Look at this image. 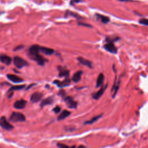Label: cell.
Here are the masks:
<instances>
[{"mask_svg": "<svg viewBox=\"0 0 148 148\" xmlns=\"http://www.w3.org/2000/svg\"><path fill=\"white\" fill-rule=\"evenodd\" d=\"M78 25H82V26H84V27H89V28H92V26H91V25L89 24H87V23H83V22H80V21H78Z\"/></svg>", "mask_w": 148, "mask_h": 148, "instance_id": "cell-27", "label": "cell"}, {"mask_svg": "<svg viewBox=\"0 0 148 148\" xmlns=\"http://www.w3.org/2000/svg\"><path fill=\"white\" fill-rule=\"evenodd\" d=\"M107 87H108V85H106L105 86H101V89L98 90L97 92L93 94V98H94V100H98L99 98L102 96L103 95V94L104 93V92H105V90L106 89Z\"/></svg>", "mask_w": 148, "mask_h": 148, "instance_id": "cell-10", "label": "cell"}, {"mask_svg": "<svg viewBox=\"0 0 148 148\" xmlns=\"http://www.w3.org/2000/svg\"><path fill=\"white\" fill-rule=\"evenodd\" d=\"M78 61L81 64L88 67L89 68H92V63L90 61L85 59V58H83L82 57H78Z\"/></svg>", "mask_w": 148, "mask_h": 148, "instance_id": "cell-15", "label": "cell"}, {"mask_svg": "<svg viewBox=\"0 0 148 148\" xmlns=\"http://www.w3.org/2000/svg\"><path fill=\"white\" fill-rule=\"evenodd\" d=\"M7 78L11 82L15 83H19L23 82L24 80L22 78L17 76V75H13V74H8L7 75Z\"/></svg>", "mask_w": 148, "mask_h": 148, "instance_id": "cell-11", "label": "cell"}, {"mask_svg": "<svg viewBox=\"0 0 148 148\" xmlns=\"http://www.w3.org/2000/svg\"><path fill=\"white\" fill-rule=\"evenodd\" d=\"M57 145L59 148H75V146H69L67 145H65L64 144H57Z\"/></svg>", "mask_w": 148, "mask_h": 148, "instance_id": "cell-26", "label": "cell"}, {"mask_svg": "<svg viewBox=\"0 0 148 148\" xmlns=\"http://www.w3.org/2000/svg\"><path fill=\"white\" fill-rule=\"evenodd\" d=\"M95 16H96V17L98 20H100L101 22L104 23V24H106V23H108L110 21V19L108 16H104V15H103V14L96 13L95 14Z\"/></svg>", "mask_w": 148, "mask_h": 148, "instance_id": "cell-18", "label": "cell"}, {"mask_svg": "<svg viewBox=\"0 0 148 148\" xmlns=\"http://www.w3.org/2000/svg\"><path fill=\"white\" fill-rule=\"evenodd\" d=\"M78 148H86L85 146H83V145H80L79 146H78Z\"/></svg>", "mask_w": 148, "mask_h": 148, "instance_id": "cell-33", "label": "cell"}, {"mask_svg": "<svg viewBox=\"0 0 148 148\" xmlns=\"http://www.w3.org/2000/svg\"><path fill=\"white\" fill-rule=\"evenodd\" d=\"M24 47V45H19V46H16V47L13 49V50H14V51H18V50H21V49H22Z\"/></svg>", "mask_w": 148, "mask_h": 148, "instance_id": "cell-30", "label": "cell"}, {"mask_svg": "<svg viewBox=\"0 0 148 148\" xmlns=\"http://www.w3.org/2000/svg\"><path fill=\"white\" fill-rule=\"evenodd\" d=\"M81 1H82V0H72L71 1V4H73L74 3H79Z\"/></svg>", "mask_w": 148, "mask_h": 148, "instance_id": "cell-31", "label": "cell"}, {"mask_svg": "<svg viewBox=\"0 0 148 148\" xmlns=\"http://www.w3.org/2000/svg\"><path fill=\"white\" fill-rule=\"evenodd\" d=\"M9 120L12 122H23L25 121V116L22 113L13 112L11 114Z\"/></svg>", "mask_w": 148, "mask_h": 148, "instance_id": "cell-2", "label": "cell"}, {"mask_svg": "<svg viewBox=\"0 0 148 148\" xmlns=\"http://www.w3.org/2000/svg\"><path fill=\"white\" fill-rule=\"evenodd\" d=\"M119 1L121 2H127V1H130V0H119Z\"/></svg>", "mask_w": 148, "mask_h": 148, "instance_id": "cell-32", "label": "cell"}, {"mask_svg": "<svg viewBox=\"0 0 148 148\" xmlns=\"http://www.w3.org/2000/svg\"><path fill=\"white\" fill-rule=\"evenodd\" d=\"M43 97V94L40 93L36 92L34 93L33 94L31 95L30 100L32 103H37L38 102L42 99V98Z\"/></svg>", "mask_w": 148, "mask_h": 148, "instance_id": "cell-12", "label": "cell"}, {"mask_svg": "<svg viewBox=\"0 0 148 148\" xmlns=\"http://www.w3.org/2000/svg\"><path fill=\"white\" fill-rule=\"evenodd\" d=\"M139 23L142 25L148 26V19L145 18H142L139 20Z\"/></svg>", "mask_w": 148, "mask_h": 148, "instance_id": "cell-25", "label": "cell"}, {"mask_svg": "<svg viewBox=\"0 0 148 148\" xmlns=\"http://www.w3.org/2000/svg\"><path fill=\"white\" fill-rule=\"evenodd\" d=\"M13 61L14 65H15L16 67L17 68L21 69L23 67H24L28 65V63L27 61H25V60L22 59V57L19 56L14 57L13 58Z\"/></svg>", "mask_w": 148, "mask_h": 148, "instance_id": "cell-3", "label": "cell"}, {"mask_svg": "<svg viewBox=\"0 0 148 148\" xmlns=\"http://www.w3.org/2000/svg\"><path fill=\"white\" fill-rule=\"evenodd\" d=\"M82 74H83L82 71H78V72H76V73H75L74 74L72 78V80L75 83L78 82L81 79V76H82Z\"/></svg>", "mask_w": 148, "mask_h": 148, "instance_id": "cell-20", "label": "cell"}, {"mask_svg": "<svg viewBox=\"0 0 148 148\" xmlns=\"http://www.w3.org/2000/svg\"><path fill=\"white\" fill-rule=\"evenodd\" d=\"M53 83L56 84V85H57V86L59 87V88H64V87L68 86L70 85L71 80L69 79L68 78H65V79L63 81H60L59 80H55L53 82Z\"/></svg>", "mask_w": 148, "mask_h": 148, "instance_id": "cell-7", "label": "cell"}, {"mask_svg": "<svg viewBox=\"0 0 148 148\" xmlns=\"http://www.w3.org/2000/svg\"><path fill=\"white\" fill-rule=\"evenodd\" d=\"M39 52H41V53L46 55H52L54 53V50H53L52 49L46 48V47H43V46H39Z\"/></svg>", "mask_w": 148, "mask_h": 148, "instance_id": "cell-16", "label": "cell"}, {"mask_svg": "<svg viewBox=\"0 0 148 148\" xmlns=\"http://www.w3.org/2000/svg\"><path fill=\"white\" fill-rule=\"evenodd\" d=\"M63 98H64V100L66 104L67 105L68 108H71V109H75L77 107V105H78L77 102L75 101L73 98H72L71 97L65 96Z\"/></svg>", "mask_w": 148, "mask_h": 148, "instance_id": "cell-6", "label": "cell"}, {"mask_svg": "<svg viewBox=\"0 0 148 148\" xmlns=\"http://www.w3.org/2000/svg\"><path fill=\"white\" fill-rule=\"evenodd\" d=\"M54 101V98L52 97H49L43 100L40 103V107L43 108V106L48 105H50Z\"/></svg>", "mask_w": 148, "mask_h": 148, "instance_id": "cell-19", "label": "cell"}, {"mask_svg": "<svg viewBox=\"0 0 148 148\" xmlns=\"http://www.w3.org/2000/svg\"><path fill=\"white\" fill-rule=\"evenodd\" d=\"M0 126L3 129L8 130V131L12 130L13 129V126L8 122V121L5 116H2L0 118Z\"/></svg>", "mask_w": 148, "mask_h": 148, "instance_id": "cell-5", "label": "cell"}, {"mask_svg": "<svg viewBox=\"0 0 148 148\" xmlns=\"http://www.w3.org/2000/svg\"><path fill=\"white\" fill-rule=\"evenodd\" d=\"M33 85H34V84H32V85H30V86H28V88H27V90H28V89H30V88H31V87H32V86H33Z\"/></svg>", "mask_w": 148, "mask_h": 148, "instance_id": "cell-34", "label": "cell"}, {"mask_svg": "<svg viewBox=\"0 0 148 148\" xmlns=\"http://www.w3.org/2000/svg\"><path fill=\"white\" fill-rule=\"evenodd\" d=\"M65 16H71V17H75V19H76L78 21L79 20H81V19H83L84 18L83 17L81 16L80 15H79V14H78L77 13H75L74 12H71V11H67L66 12H65Z\"/></svg>", "mask_w": 148, "mask_h": 148, "instance_id": "cell-17", "label": "cell"}, {"mask_svg": "<svg viewBox=\"0 0 148 148\" xmlns=\"http://www.w3.org/2000/svg\"><path fill=\"white\" fill-rule=\"evenodd\" d=\"M119 39V37H107L105 39L106 43L104 46V48L106 50L110 52V53L112 54H116L118 52V48L115 45L114 42L118 40Z\"/></svg>", "mask_w": 148, "mask_h": 148, "instance_id": "cell-1", "label": "cell"}, {"mask_svg": "<svg viewBox=\"0 0 148 148\" xmlns=\"http://www.w3.org/2000/svg\"><path fill=\"white\" fill-rule=\"evenodd\" d=\"M12 58L6 54H1L0 55V62L3 64L9 65L12 63Z\"/></svg>", "mask_w": 148, "mask_h": 148, "instance_id": "cell-13", "label": "cell"}, {"mask_svg": "<svg viewBox=\"0 0 148 148\" xmlns=\"http://www.w3.org/2000/svg\"><path fill=\"white\" fill-rule=\"evenodd\" d=\"M58 94L60 95L61 97H62V98H64V97H65L66 96L65 91L64 90H61L59 92Z\"/></svg>", "mask_w": 148, "mask_h": 148, "instance_id": "cell-28", "label": "cell"}, {"mask_svg": "<svg viewBox=\"0 0 148 148\" xmlns=\"http://www.w3.org/2000/svg\"><path fill=\"white\" fill-rule=\"evenodd\" d=\"M25 87V85H16V86H12L11 88L9 89L8 93H11L13 92V91L16 90H22L24 89Z\"/></svg>", "mask_w": 148, "mask_h": 148, "instance_id": "cell-23", "label": "cell"}, {"mask_svg": "<svg viewBox=\"0 0 148 148\" xmlns=\"http://www.w3.org/2000/svg\"><path fill=\"white\" fill-rule=\"evenodd\" d=\"M104 79H105L104 75L103 73L100 74L97 79L96 88H100V87L103 86L104 81Z\"/></svg>", "mask_w": 148, "mask_h": 148, "instance_id": "cell-21", "label": "cell"}, {"mask_svg": "<svg viewBox=\"0 0 148 148\" xmlns=\"http://www.w3.org/2000/svg\"><path fill=\"white\" fill-rule=\"evenodd\" d=\"M102 117V114L96 116H94V118H93L91 120H90L89 121H87L85 123V124H91L93 123H94L95 121H97L99 119H100Z\"/></svg>", "mask_w": 148, "mask_h": 148, "instance_id": "cell-24", "label": "cell"}, {"mask_svg": "<svg viewBox=\"0 0 148 148\" xmlns=\"http://www.w3.org/2000/svg\"><path fill=\"white\" fill-rule=\"evenodd\" d=\"M26 104H27V101H26L24 100H20L14 103V108L17 109H22L25 108Z\"/></svg>", "mask_w": 148, "mask_h": 148, "instance_id": "cell-14", "label": "cell"}, {"mask_svg": "<svg viewBox=\"0 0 148 148\" xmlns=\"http://www.w3.org/2000/svg\"><path fill=\"white\" fill-rule=\"evenodd\" d=\"M120 79H119L118 80H117V78L115 77V82L114 83V85H113L112 89L111 91L112 92V97L114 98L115 97V95H116L119 89L120 88Z\"/></svg>", "mask_w": 148, "mask_h": 148, "instance_id": "cell-8", "label": "cell"}, {"mask_svg": "<svg viewBox=\"0 0 148 148\" xmlns=\"http://www.w3.org/2000/svg\"><path fill=\"white\" fill-rule=\"evenodd\" d=\"M29 57H30L31 59L35 61V62H36L38 63V64L40 66L44 65L45 62L48 61L47 60L45 59L42 56L40 55L39 53L34 54V55H31V56H29Z\"/></svg>", "mask_w": 148, "mask_h": 148, "instance_id": "cell-4", "label": "cell"}, {"mask_svg": "<svg viewBox=\"0 0 148 148\" xmlns=\"http://www.w3.org/2000/svg\"><path fill=\"white\" fill-rule=\"evenodd\" d=\"M57 69L59 71V77H65L66 78H67L69 76V71L68 69H66L65 68L63 67L62 66H58Z\"/></svg>", "mask_w": 148, "mask_h": 148, "instance_id": "cell-9", "label": "cell"}, {"mask_svg": "<svg viewBox=\"0 0 148 148\" xmlns=\"http://www.w3.org/2000/svg\"><path fill=\"white\" fill-rule=\"evenodd\" d=\"M71 114V112H69L67 110H64V111L61 113L60 115L58 116L57 120H63L65 119V118L68 117Z\"/></svg>", "mask_w": 148, "mask_h": 148, "instance_id": "cell-22", "label": "cell"}, {"mask_svg": "<svg viewBox=\"0 0 148 148\" xmlns=\"http://www.w3.org/2000/svg\"><path fill=\"white\" fill-rule=\"evenodd\" d=\"M53 112H54L56 114H58V113H59L61 111V108L59 106H56L55 108H53Z\"/></svg>", "mask_w": 148, "mask_h": 148, "instance_id": "cell-29", "label": "cell"}]
</instances>
